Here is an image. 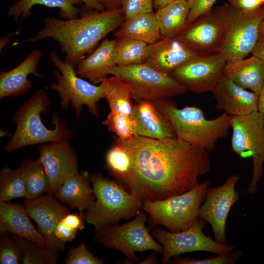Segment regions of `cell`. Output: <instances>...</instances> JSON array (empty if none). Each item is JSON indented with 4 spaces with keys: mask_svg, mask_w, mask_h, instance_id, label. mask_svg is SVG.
I'll list each match as a JSON object with an SVG mask.
<instances>
[{
    "mask_svg": "<svg viewBox=\"0 0 264 264\" xmlns=\"http://www.w3.org/2000/svg\"><path fill=\"white\" fill-rule=\"evenodd\" d=\"M228 3L245 13L254 12L264 7V0H228Z\"/></svg>",
    "mask_w": 264,
    "mask_h": 264,
    "instance_id": "obj_42",
    "label": "cell"
},
{
    "mask_svg": "<svg viewBox=\"0 0 264 264\" xmlns=\"http://www.w3.org/2000/svg\"><path fill=\"white\" fill-rule=\"evenodd\" d=\"M147 221L146 214L140 210L132 221L95 229L93 238L106 247L122 252L126 257V264L138 262L135 252L154 250L162 254L163 247L150 233Z\"/></svg>",
    "mask_w": 264,
    "mask_h": 264,
    "instance_id": "obj_8",
    "label": "cell"
},
{
    "mask_svg": "<svg viewBox=\"0 0 264 264\" xmlns=\"http://www.w3.org/2000/svg\"><path fill=\"white\" fill-rule=\"evenodd\" d=\"M209 181L198 183L190 190L164 199L143 202L141 210L149 215L153 226L161 225L173 232L189 228L198 218Z\"/></svg>",
    "mask_w": 264,
    "mask_h": 264,
    "instance_id": "obj_6",
    "label": "cell"
},
{
    "mask_svg": "<svg viewBox=\"0 0 264 264\" xmlns=\"http://www.w3.org/2000/svg\"><path fill=\"white\" fill-rule=\"evenodd\" d=\"M206 222L198 218L189 228L177 232L155 226L153 236L163 248L161 263H168L172 258L187 252L204 251L220 255L233 251L235 246L219 243L204 234Z\"/></svg>",
    "mask_w": 264,
    "mask_h": 264,
    "instance_id": "obj_11",
    "label": "cell"
},
{
    "mask_svg": "<svg viewBox=\"0 0 264 264\" xmlns=\"http://www.w3.org/2000/svg\"><path fill=\"white\" fill-rule=\"evenodd\" d=\"M22 252L18 244L9 232H0V264H19L21 263Z\"/></svg>",
    "mask_w": 264,
    "mask_h": 264,
    "instance_id": "obj_37",
    "label": "cell"
},
{
    "mask_svg": "<svg viewBox=\"0 0 264 264\" xmlns=\"http://www.w3.org/2000/svg\"><path fill=\"white\" fill-rule=\"evenodd\" d=\"M38 150L49 178L47 193L53 196L66 179L79 173L77 156L68 140L42 144Z\"/></svg>",
    "mask_w": 264,
    "mask_h": 264,
    "instance_id": "obj_16",
    "label": "cell"
},
{
    "mask_svg": "<svg viewBox=\"0 0 264 264\" xmlns=\"http://www.w3.org/2000/svg\"><path fill=\"white\" fill-rule=\"evenodd\" d=\"M109 74L117 76L129 84L132 98L155 102L183 94L186 90L170 74L159 71L146 63L115 66Z\"/></svg>",
    "mask_w": 264,
    "mask_h": 264,
    "instance_id": "obj_9",
    "label": "cell"
},
{
    "mask_svg": "<svg viewBox=\"0 0 264 264\" xmlns=\"http://www.w3.org/2000/svg\"><path fill=\"white\" fill-rule=\"evenodd\" d=\"M260 36L264 35V19L261 22L259 27Z\"/></svg>",
    "mask_w": 264,
    "mask_h": 264,
    "instance_id": "obj_50",
    "label": "cell"
},
{
    "mask_svg": "<svg viewBox=\"0 0 264 264\" xmlns=\"http://www.w3.org/2000/svg\"><path fill=\"white\" fill-rule=\"evenodd\" d=\"M116 39H106L77 65L76 74L93 84L102 83L115 65Z\"/></svg>",
    "mask_w": 264,
    "mask_h": 264,
    "instance_id": "obj_22",
    "label": "cell"
},
{
    "mask_svg": "<svg viewBox=\"0 0 264 264\" xmlns=\"http://www.w3.org/2000/svg\"><path fill=\"white\" fill-rule=\"evenodd\" d=\"M191 6L190 0H174L154 12L163 37H175L179 33L185 25Z\"/></svg>",
    "mask_w": 264,
    "mask_h": 264,
    "instance_id": "obj_27",
    "label": "cell"
},
{
    "mask_svg": "<svg viewBox=\"0 0 264 264\" xmlns=\"http://www.w3.org/2000/svg\"><path fill=\"white\" fill-rule=\"evenodd\" d=\"M104 10L121 8L123 0H97Z\"/></svg>",
    "mask_w": 264,
    "mask_h": 264,
    "instance_id": "obj_44",
    "label": "cell"
},
{
    "mask_svg": "<svg viewBox=\"0 0 264 264\" xmlns=\"http://www.w3.org/2000/svg\"><path fill=\"white\" fill-rule=\"evenodd\" d=\"M66 264H102L104 261L90 252L85 242L70 247L64 261Z\"/></svg>",
    "mask_w": 264,
    "mask_h": 264,
    "instance_id": "obj_39",
    "label": "cell"
},
{
    "mask_svg": "<svg viewBox=\"0 0 264 264\" xmlns=\"http://www.w3.org/2000/svg\"><path fill=\"white\" fill-rule=\"evenodd\" d=\"M82 2L81 0H19L10 7L7 14L14 22L19 19L22 21L31 15V9L33 6L40 4L57 7L63 20H71L78 18L80 11L75 5Z\"/></svg>",
    "mask_w": 264,
    "mask_h": 264,
    "instance_id": "obj_28",
    "label": "cell"
},
{
    "mask_svg": "<svg viewBox=\"0 0 264 264\" xmlns=\"http://www.w3.org/2000/svg\"><path fill=\"white\" fill-rule=\"evenodd\" d=\"M103 124L110 132H114L121 140H128L134 136V123L131 115L121 112L110 111Z\"/></svg>",
    "mask_w": 264,
    "mask_h": 264,
    "instance_id": "obj_36",
    "label": "cell"
},
{
    "mask_svg": "<svg viewBox=\"0 0 264 264\" xmlns=\"http://www.w3.org/2000/svg\"><path fill=\"white\" fill-rule=\"evenodd\" d=\"M104 81L105 98L109 104L110 111L131 115L133 105L131 101L132 98L131 86L117 76L107 77Z\"/></svg>",
    "mask_w": 264,
    "mask_h": 264,
    "instance_id": "obj_30",
    "label": "cell"
},
{
    "mask_svg": "<svg viewBox=\"0 0 264 264\" xmlns=\"http://www.w3.org/2000/svg\"><path fill=\"white\" fill-rule=\"evenodd\" d=\"M230 118L233 151L242 158L252 157V176L246 190L247 193L252 194L255 193L264 172V114L258 110Z\"/></svg>",
    "mask_w": 264,
    "mask_h": 264,
    "instance_id": "obj_10",
    "label": "cell"
},
{
    "mask_svg": "<svg viewBox=\"0 0 264 264\" xmlns=\"http://www.w3.org/2000/svg\"><path fill=\"white\" fill-rule=\"evenodd\" d=\"M251 54L264 61V35L260 36Z\"/></svg>",
    "mask_w": 264,
    "mask_h": 264,
    "instance_id": "obj_43",
    "label": "cell"
},
{
    "mask_svg": "<svg viewBox=\"0 0 264 264\" xmlns=\"http://www.w3.org/2000/svg\"><path fill=\"white\" fill-rule=\"evenodd\" d=\"M190 0L191 6L185 25L191 23L200 16L211 11L217 0Z\"/></svg>",
    "mask_w": 264,
    "mask_h": 264,
    "instance_id": "obj_41",
    "label": "cell"
},
{
    "mask_svg": "<svg viewBox=\"0 0 264 264\" xmlns=\"http://www.w3.org/2000/svg\"><path fill=\"white\" fill-rule=\"evenodd\" d=\"M25 195L24 184L19 169L13 170L4 167L0 173V201L25 198Z\"/></svg>",
    "mask_w": 264,
    "mask_h": 264,
    "instance_id": "obj_33",
    "label": "cell"
},
{
    "mask_svg": "<svg viewBox=\"0 0 264 264\" xmlns=\"http://www.w3.org/2000/svg\"><path fill=\"white\" fill-rule=\"evenodd\" d=\"M50 101L46 91L40 89L26 100L15 111L12 120L16 124L15 131L4 145L5 152L9 153L27 146L68 140L73 134L67 129L64 121L53 112L52 121L53 129L45 127L41 114L46 112Z\"/></svg>",
    "mask_w": 264,
    "mask_h": 264,
    "instance_id": "obj_3",
    "label": "cell"
},
{
    "mask_svg": "<svg viewBox=\"0 0 264 264\" xmlns=\"http://www.w3.org/2000/svg\"><path fill=\"white\" fill-rule=\"evenodd\" d=\"M9 42V38L4 37L2 38L0 40V48H2L4 46L6 45Z\"/></svg>",
    "mask_w": 264,
    "mask_h": 264,
    "instance_id": "obj_49",
    "label": "cell"
},
{
    "mask_svg": "<svg viewBox=\"0 0 264 264\" xmlns=\"http://www.w3.org/2000/svg\"><path fill=\"white\" fill-rule=\"evenodd\" d=\"M18 168L25 186V199L36 198L48 193L49 178L39 158L34 160H23Z\"/></svg>",
    "mask_w": 264,
    "mask_h": 264,
    "instance_id": "obj_29",
    "label": "cell"
},
{
    "mask_svg": "<svg viewBox=\"0 0 264 264\" xmlns=\"http://www.w3.org/2000/svg\"><path fill=\"white\" fill-rule=\"evenodd\" d=\"M22 252V264H55L58 260V252L43 248L34 243L11 234Z\"/></svg>",
    "mask_w": 264,
    "mask_h": 264,
    "instance_id": "obj_32",
    "label": "cell"
},
{
    "mask_svg": "<svg viewBox=\"0 0 264 264\" xmlns=\"http://www.w3.org/2000/svg\"><path fill=\"white\" fill-rule=\"evenodd\" d=\"M154 103L171 122L177 138L208 152H213L219 140L228 135L231 118L225 112L216 118L208 119L203 110L197 107L179 109L168 99Z\"/></svg>",
    "mask_w": 264,
    "mask_h": 264,
    "instance_id": "obj_4",
    "label": "cell"
},
{
    "mask_svg": "<svg viewBox=\"0 0 264 264\" xmlns=\"http://www.w3.org/2000/svg\"><path fill=\"white\" fill-rule=\"evenodd\" d=\"M212 93L216 101V109L230 116L258 110L259 95L239 86L224 74Z\"/></svg>",
    "mask_w": 264,
    "mask_h": 264,
    "instance_id": "obj_19",
    "label": "cell"
},
{
    "mask_svg": "<svg viewBox=\"0 0 264 264\" xmlns=\"http://www.w3.org/2000/svg\"><path fill=\"white\" fill-rule=\"evenodd\" d=\"M23 205L30 218L36 222L47 248L58 252L64 251L66 243L56 237L55 229L59 220L70 212L68 208L49 194L32 199H25Z\"/></svg>",
    "mask_w": 264,
    "mask_h": 264,
    "instance_id": "obj_17",
    "label": "cell"
},
{
    "mask_svg": "<svg viewBox=\"0 0 264 264\" xmlns=\"http://www.w3.org/2000/svg\"><path fill=\"white\" fill-rule=\"evenodd\" d=\"M131 116L134 135L157 139L176 138L171 122L153 102L138 101Z\"/></svg>",
    "mask_w": 264,
    "mask_h": 264,
    "instance_id": "obj_20",
    "label": "cell"
},
{
    "mask_svg": "<svg viewBox=\"0 0 264 264\" xmlns=\"http://www.w3.org/2000/svg\"><path fill=\"white\" fill-rule=\"evenodd\" d=\"M242 255V250H239L203 259L182 258L178 256L175 257L171 262L174 264H234Z\"/></svg>",
    "mask_w": 264,
    "mask_h": 264,
    "instance_id": "obj_38",
    "label": "cell"
},
{
    "mask_svg": "<svg viewBox=\"0 0 264 264\" xmlns=\"http://www.w3.org/2000/svg\"><path fill=\"white\" fill-rule=\"evenodd\" d=\"M124 20L121 8L95 11L71 20L47 17L44 27L26 41L52 38L60 44L66 54L64 61L77 65L85 54L91 52L102 39L118 28Z\"/></svg>",
    "mask_w": 264,
    "mask_h": 264,
    "instance_id": "obj_2",
    "label": "cell"
},
{
    "mask_svg": "<svg viewBox=\"0 0 264 264\" xmlns=\"http://www.w3.org/2000/svg\"><path fill=\"white\" fill-rule=\"evenodd\" d=\"M10 232L47 248L45 240L32 224L24 205L0 201V232Z\"/></svg>",
    "mask_w": 264,
    "mask_h": 264,
    "instance_id": "obj_21",
    "label": "cell"
},
{
    "mask_svg": "<svg viewBox=\"0 0 264 264\" xmlns=\"http://www.w3.org/2000/svg\"><path fill=\"white\" fill-rule=\"evenodd\" d=\"M223 73L239 86L259 95L264 83V61L253 55L226 61Z\"/></svg>",
    "mask_w": 264,
    "mask_h": 264,
    "instance_id": "obj_24",
    "label": "cell"
},
{
    "mask_svg": "<svg viewBox=\"0 0 264 264\" xmlns=\"http://www.w3.org/2000/svg\"><path fill=\"white\" fill-rule=\"evenodd\" d=\"M114 36L116 39L139 40L149 44L163 38L154 12L139 14L124 20Z\"/></svg>",
    "mask_w": 264,
    "mask_h": 264,
    "instance_id": "obj_25",
    "label": "cell"
},
{
    "mask_svg": "<svg viewBox=\"0 0 264 264\" xmlns=\"http://www.w3.org/2000/svg\"><path fill=\"white\" fill-rule=\"evenodd\" d=\"M88 8L93 10L94 11H103L105 10L97 0H81Z\"/></svg>",
    "mask_w": 264,
    "mask_h": 264,
    "instance_id": "obj_45",
    "label": "cell"
},
{
    "mask_svg": "<svg viewBox=\"0 0 264 264\" xmlns=\"http://www.w3.org/2000/svg\"><path fill=\"white\" fill-rule=\"evenodd\" d=\"M106 168L112 176L122 184L126 179L131 169V158L123 148L114 143L106 156Z\"/></svg>",
    "mask_w": 264,
    "mask_h": 264,
    "instance_id": "obj_34",
    "label": "cell"
},
{
    "mask_svg": "<svg viewBox=\"0 0 264 264\" xmlns=\"http://www.w3.org/2000/svg\"><path fill=\"white\" fill-rule=\"evenodd\" d=\"M121 9L127 20L141 13L154 12V0H123Z\"/></svg>",
    "mask_w": 264,
    "mask_h": 264,
    "instance_id": "obj_40",
    "label": "cell"
},
{
    "mask_svg": "<svg viewBox=\"0 0 264 264\" xmlns=\"http://www.w3.org/2000/svg\"><path fill=\"white\" fill-rule=\"evenodd\" d=\"M226 62L220 52L204 53L189 60L170 75L187 91L212 92L223 75Z\"/></svg>",
    "mask_w": 264,
    "mask_h": 264,
    "instance_id": "obj_14",
    "label": "cell"
},
{
    "mask_svg": "<svg viewBox=\"0 0 264 264\" xmlns=\"http://www.w3.org/2000/svg\"><path fill=\"white\" fill-rule=\"evenodd\" d=\"M114 143L124 149L131 169L121 184L143 202L182 194L196 186L211 169L208 152L177 138L157 139L134 135Z\"/></svg>",
    "mask_w": 264,
    "mask_h": 264,
    "instance_id": "obj_1",
    "label": "cell"
},
{
    "mask_svg": "<svg viewBox=\"0 0 264 264\" xmlns=\"http://www.w3.org/2000/svg\"><path fill=\"white\" fill-rule=\"evenodd\" d=\"M5 132H6V131H0V132H3V133H5ZM6 133H10L8 132H6V135H9V134H6Z\"/></svg>",
    "mask_w": 264,
    "mask_h": 264,
    "instance_id": "obj_51",
    "label": "cell"
},
{
    "mask_svg": "<svg viewBox=\"0 0 264 264\" xmlns=\"http://www.w3.org/2000/svg\"><path fill=\"white\" fill-rule=\"evenodd\" d=\"M230 6L229 20L220 51L226 61L245 58L251 53L259 38L260 25L264 19V7L245 13Z\"/></svg>",
    "mask_w": 264,
    "mask_h": 264,
    "instance_id": "obj_12",
    "label": "cell"
},
{
    "mask_svg": "<svg viewBox=\"0 0 264 264\" xmlns=\"http://www.w3.org/2000/svg\"></svg>",
    "mask_w": 264,
    "mask_h": 264,
    "instance_id": "obj_52",
    "label": "cell"
},
{
    "mask_svg": "<svg viewBox=\"0 0 264 264\" xmlns=\"http://www.w3.org/2000/svg\"><path fill=\"white\" fill-rule=\"evenodd\" d=\"M49 58L59 70L54 71L56 82L52 83L51 88L59 93L61 107L66 110L71 105L78 118L83 107L86 106L92 115L99 117L97 105L99 100L105 98V81L96 86L78 77L74 65L61 60L55 52H51Z\"/></svg>",
    "mask_w": 264,
    "mask_h": 264,
    "instance_id": "obj_7",
    "label": "cell"
},
{
    "mask_svg": "<svg viewBox=\"0 0 264 264\" xmlns=\"http://www.w3.org/2000/svg\"><path fill=\"white\" fill-rule=\"evenodd\" d=\"M230 11L228 3H224L185 25L175 37L179 41L202 53L220 51Z\"/></svg>",
    "mask_w": 264,
    "mask_h": 264,
    "instance_id": "obj_13",
    "label": "cell"
},
{
    "mask_svg": "<svg viewBox=\"0 0 264 264\" xmlns=\"http://www.w3.org/2000/svg\"><path fill=\"white\" fill-rule=\"evenodd\" d=\"M88 178L95 200L85 210L84 217L86 222L95 229L134 218L141 209L143 202L120 183L98 174L88 175Z\"/></svg>",
    "mask_w": 264,
    "mask_h": 264,
    "instance_id": "obj_5",
    "label": "cell"
},
{
    "mask_svg": "<svg viewBox=\"0 0 264 264\" xmlns=\"http://www.w3.org/2000/svg\"><path fill=\"white\" fill-rule=\"evenodd\" d=\"M84 213H70L63 216L58 222L55 229L56 237L63 242H71L78 231L85 228Z\"/></svg>",
    "mask_w": 264,
    "mask_h": 264,
    "instance_id": "obj_35",
    "label": "cell"
},
{
    "mask_svg": "<svg viewBox=\"0 0 264 264\" xmlns=\"http://www.w3.org/2000/svg\"><path fill=\"white\" fill-rule=\"evenodd\" d=\"M239 179V176L234 174L222 184L209 187L198 211V218L209 223L215 240L221 244H227L226 224L232 207L240 198L235 190Z\"/></svg>",
    "mask_w": 264,
    "mask_h": 264,
    "instance_id": "obj_15",
    "label": "cell"
},
{
    "mask_svg": "<svg viewBox=\"0 0 264 264\" xmlns=\"http://www.w3.org/2000/svg\"><path fill=\"white\" fill-rule=\"evenodd\" d=\"M173 0H154V9L156 11Z\"/></svg>",
    "mask_w": 264,
    "mask_h": 264,
    "instance_id": "obj_47",
    "label": "cell"
},
{
    "mask_svg": "<svg viewBox=\"0 0 264 264\" xmlns=\"http://www.w3.org/2000/svg\"><path fill=\"white\" fill-rule=\"evenodd\" d=\"M42 54L41 51L33 50L17 66L9 71L0 72V99L26 93L32 86V82L27 79L29 74L42 77L36 71Z\"/></svg>",
    "mask_w": 264,
    "mask_h": 264,
    "instance_id": "obj_23",
    "label": "cell"
},
{
    "mask_svg": "<svg viewBox=\"0 0 264 264\" xmlns=\"http://www.w3.org/2000/svg\"><path fill=\"white\" fill-rule=\"evenodd\" d=\"M204 53L189 47L176 37H163L149 44L145 63L170 74L189 60Z\"/></svg>",
    "mask_w": 264,
    "mask_h": 264,
    "instance_id": "obj_18",
    "label": "cell"
},
{
    "mask_svg": "<svg viewBox=\"0 0 264 264\" xmlns=\"http://www.w3.org/2000/svg\"><path fill=\"white\" fill-rule=\"evenodd\" d=\"M258 111L264 114V83L258 97Z\"/></svg>",
    "mask_w": 264,
    "mask_h": 264,
    "instance_id": "obj_46",
    "label": "cell"
},
{
    "mask_svg": "<svg viewBox=\"0 0 264 264\" xmlns=\"http://www.w3.org/2000/svg\"><path fill=\"white\" fill-rule=\"evenodd\" d=\"M156 252L154 251L152 255L149 256L140 264H158V259Z\"/></svg>",
    "mask_w": 264,
    "mask_h": 264,
    "instance_id": "obj_48",
    "label": "cell"
},
{
    "mask_svg": "<svg viewBox=\"0 0 264 264\" xmlns=\"http://www.w3.org/2000/svg\"><path fill=\"white\" fill-rule=\"evenodd\" d=\"M89 182L88 175L78 173L65 181L56 192L55 197L68 204L70 208H77L80 213H84L95 200Z\"/></svg>",
    "mask_w": 264,
    "mask_h": 264,
    "instance_id": "obj_26",
    "label": "cell"
},
{
    "mask_svg": "<svg viewBox=\"0 0 264 264\" xmlns=\"http://www.w3.org/2000/svg\"><path fill=\"white\" fill-rule=\"evenodd\" d=\"M116 66L145 63L149 44L131 39H115Z\"/></svg>",
    "mask_w": 264,
    "mask_h": 264,
    "instance_id": "obj_31",
    "label": "cell"
}]
</instances>
